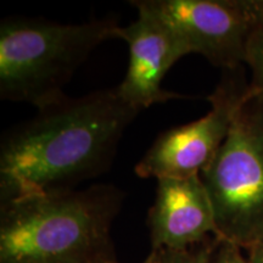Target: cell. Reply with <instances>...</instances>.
Listing matches in <instances>:
<instances>
[{
    "label": "cell",
    "instance_id": "obj_1",
    "mask_svg": "<svg viewBox=\"0 0 263 263\" xmlns=\"http://www.w3.org/2000/svg\"><path fill=\"white\" fill-rule=\"evenodd\" d=\"M140 111L117 88L64 97L12 126L0 143V201L74 190L110 168Z\"/></svg>",
    "mask_w": 263,
    "mask_h": 263
},
{
    "label": "cell",
    "instance_id": "obj_2",
    "mask_svg": "<svg viewBox=\"0 0 263 263\" xmlns=\"http://www.w3.org/2000/svg\"><path fill=\"white\" fill-rule=\"evenodd\" d=\"M123 200V190L98 183L0 201V263L114 261L111 227Z\"/></svg>",
    "mask_w": 263,
    "mask_h": 263
},
{
    "label": "cell",
    "instance_id": "obj_3",
    "mask_svg": "<svg viewBox=\"0 0 263 263\" xmlns=\"http://www.w3.org/2000/svg\"><path fill=\"white\" fill-rule=\"evenodd\" d=\"M114 17L82 24L6 17L0 25V98L35 108L60 100L93 50L118 39Z\"/></svg>",
    "mask_w": 263,
    "mask_h": 263
},
{
    "label": "cell",
    "instance_id": "obj_4",
    "mask_svg": "<svg viewBox=\"0 0 263 263\" xmlns=\"http://www.w3.org/2000/svg\"><path fill=\"white\" fill-rule=\"evenodd\" d=\"M215 211L218 239L248 249L263 236V98L251 93L227 139L200 173Z\"/></svg>",
    "mask_w": 263,
    "mask_h": 263
},
{
    "label": "cell",
    "instance_id": "obj_5",
    "mask_svg": "<svg viewBox=\"0 0 263 263\" xmlns=\"http://www.w3.org/2000/svg\"><path fill=\"white\" fill-rule=\"evenodd\" d=\"M250 93L251 87L242 66L223 70L216 89L207 97L211 104L209 112L161 133L137 163V176L159 179L201 173L221 149Z\"/></svg>",
    "mask_w": 263,
    "mask_h": 263
},
{
    "label": "cell",
    "instance_id": "obj_6",
    "mask_svg": "<svg viewBox=\"0 0 263 263\" xmlns=\"http://www.w3.org/2000/svg\"><path fill=\"white\" fill-rule=\"evenodd\" d=\"M172 27L190 54L222 70L245 65L263 25V0H140Z\"/></svg>",
    "mask_w": 263,
    "mask_h": 263
},
{
    "label": "cell",
    "instance_id": "obj_7",
    "mask_svg": "<svg viewBox=\"0 0 263 263\" xmlns=\"http://www.w3.org/2000/svg\"><path fill=\"white\" fill-rule=\"evenodd\" d=\"M130 4L138 10V17L118 28V39L127 43L129 51L126 76L116 87L120 97L138 111L170 100L192 99V95L162 88L170 68L190 54L186 45L163 18L140 0Z\"/></svg>",
    "mask_w": 263,
    "mask_h": 263
},
{
    "label": "cell",
    "instance_id": "obj_8",
    "mask_svg": "<svg viewBox=\"0 0 263 263\" xmlns=\"http://www.w3.org/2000/svg\"><path fill=\"white\" fill-rule=\"evenodd\" d=\"M147 216L151 250H185L218 238L211 197L200 174L156 179Z\"/></svg>",
    "mask_w": 263,
    "mask_h": 263
},
{
    "label": "cell",
    "instance_id": "obj_9",
    "mask_svg": "<svg viewBox=\"0 0 263 263\" xmlns=\"http://www.w3.org/2000/svg\"><path fill=\"white\" fill-rule=\"evenodd\" d=\"M217 238L185 250H161L157 251V263H209Z\"/></svg>",
    "mask_w": 263,
    "mask_h": 263
},
{
    "label": "cell",
    "instance_id": "obj_10",
    "mask_svg": "<svg viewBox=\"0 0 263 263\" xmlns=\"http://www.w3.org/2000/svg\"><path fill=\"white\" fill-rule=\"evenodd\" d=\"M245 65L249 66L251 72L250 87L256 94L263 98V25L250 41Z\"/></svg>",
    "mask_w": 263,
    "mask_h": 263
},
{
    "label": "cell",
    "instance_id": "obj_11",
    "mask_svg": "<svg viewBox=\"0 0 263 263\" xmlns=\"http://www.w3.org/2000/svg\"><path fill=\"white\" fill-rule=\"evenodd\" d=\"M209 263H249L241 248L233 242L217 238Z\"/></svg>",
    "mask_w": 263,
    "mask_h": 263
},
{
    "label": "cell",
    "instance_id": "obj_12",
    "mask_svg": "<svg viewBox=\"0 0 263 263\" xmlns=\"http://www.w3.org/2000/svg\"><path fill=\"white\" fill-rule=\"evenodd\" d=\"M246 250L249 251V263H263V236Z\"/></svg>",
    "mask_w": 263,
    "mask_h": 263
},
{
    "label": "cell",
    "instance_id": "obj_13",
    "mask_svg": "<svg viewBox=\"0 0 263 263\" xmlns=\"http://www.w3.org/2000/svg\"><path fill=\"white\" fill-rule=\"evenodd\" d=\"M104 263H117L116 259H114V261H107V262H104ZM141 263H157V251H154V250H151L150 254L147 257L144 259Z\"/></svg>",
    "mask_w": 263,
    "mask_h": 263
}]
</instances>
